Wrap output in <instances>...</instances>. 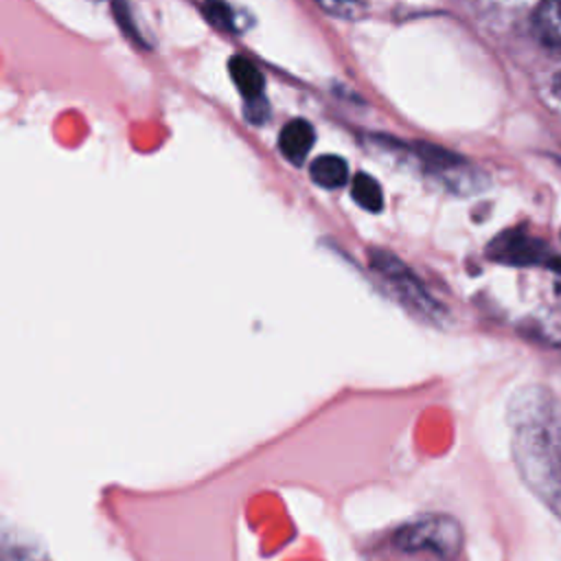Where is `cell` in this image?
I'll return each instance as SVG.
<instances>
[{"label": "cell", "mask_w": 561, "mask_h": 561, "mask_svg": "<svg viewBox=\"0 0 561 561\" xmlns=\"http://www.w3.org/2000/svg\"><path fill=\"white\" fill-rule=\"evenodd\" d=\"M508 425L522 480L561 517V401L541 386L522 388L511 399Z\"/></svg>", "instance_id": "obj_1"}, {"label": "cell", "mask_w": 561, "mask_h": 561, "mask_svg": "<svg viewBox=\"0 0 561 561\" xmlns=\"http://www.w3.org/2000/svg\"><path fill=\"white\" fill-rule=\"evenodd\" d=\"M392 543L403 552H432L443 561H451L462 548V528L451 515L427 513L399 526Z\"/></svg>", "instance_id": "obj_2"}, {"label": "cell", "mask_w": 561, "mask_h": 561, "mask_svg": "<svg viewBox=\"0 0 561 561\" xmlns=\"http://www.w3.org/2000/svg\"><path fill=\"white\" fill-rule=\"evenodd\" d=\"M368 259H370L373 270L377 274H381L408 305H412L414 309H419L425 316H438L440 313V307L423 289V285L412 274V270L408 265H403L392 252L381 250V248H370Z\"/></svg>", "instance_id": "obj_3"}, {"label": "cell", "mask_w": 561, "mask_h": 561, "mask_svg": "<svg viewBox=\"0 0 561 561\" xmlns=\"http://www.w3.org/2000/svg\"><path fill=\"white\" fill-rule=\"evenodd\" d=\"M546 248L539 239L524 234L519 230H511L504 234H497V239L489 245V256L502 263L511 265H530L543 261Z\"/></svg>", "instance_id": "obj_4"}, {"label": "cell", "mask_w": 561, "mask_h": 561, "mask_svg": "<svg viewBox=\"0 0 561 561\" xmlns=\"http://www.w3.org/2000/svg\"><path fill=\"white\" fill-rule=\"evenodd\" d=\"M313 140H316V134H313L311 123L305 118H294L283 127V131L278 136V149L289 162L300 164V162H305L307 153L311 151Z\"/></svg>", "instance_id": "obj_5"}, {"label": "cell", "mask_w": 561, "mask_h": 561, "mask_svg": "<svg viewBox=\"0 0 561 561\" xmlns=\"http://www.w3.org/2000/svg\"><path fill=\"white\" fill-rule=\"evenodd\" d=\"M533 31L546 48L561 53V0L539 2L533 15Z\"/></svg>", "instance_id": "obj_6"}, {"label": "cell", "mask_w": 561, "mask_h": 561, "mask_svg": "<svg viewBox=\"0 0 561 561\" xmlns=\"http://www.w3.org/2000/svg\"><path fill=\"white\" fill-rule=\"evenodd\" d=\"M228 70H230V77H232V81H234V85L241 92L245 103L263 99V88H265L263 75H261V70L248 57L234 55L228 61Z\"/></svg>", "instance_id": "obj_7"}, {"label": "cell", "mask_w": 561, "mask_h": 561, "mask_svg": "<svg viewBox=\"0 0 561 561\" xmlns=\"http://www.w3.org/2000/svg\"><path fill=\"white\" fill-rule=\"evenodd\" d=\"M311 180L322 188H340L348 182V167L340 156L324 153L311 162Z\"/></svg>", "instance_id": "obj_8"}, {"label": "cell", "mask_w": 561, "mask_h": 561, "mask_svg": "<svg viewBox=\"0 0 561 561\" xmlns=\"http://www.w3.org/2000/svg\"><path fill=\"white\" fill-rule=\"evenodd\" d=\"M351 195L368 213H379L383 208V193L377 180L368 173H357L351 182Z\"/></svg>", "instance_id": "obj_9"}, {"label": "cell", "mask_w": 561, "mask_h": 561, "mask_svg": "<svg viewBox=\"0 0 561 561\" xmlns=\"http://www.w3.org/2000/svg\"><path fill=\"white\" fill-rule=\"evenodd\" d=\"M533 335L546 344L561 346V309H548L533 320Z\"/></svg>", "instance_id": "obj_10"}, {"label": "cell", "mask_w": 561, "mask_h": 561, "mask_svg": "<svg viewBox=\"0 0 561 561\" xmlns=\"http://www.w3.org/2000/svg\"><path fill=\"white\" fill-rule=\"evenodd\" d=\"M324 13L344 18V20H357L366 15V4L359 0H313Z\"/></svg>", "instance_id": "obj_11"}, {"label": "cell", "mask_w": 561, "mask_h": 561, "mask_svg": "<svg viewBox=\"0 0 561 561\" xmlns=\"http://www.w3.org/2000/svg\"><path fill=\"white\" fill-rule=\"evenodd\" d=\"M204 15L208 18V22H213L217 28H232V9L228 7L226 0H204Z\"/></svg>", "instance_id": "obj_12"}, {"label": "cell", "mask_w": 561, "mask_h": 561, "mask_svg": "<svg viewBox=\"0 0 561 561\" xmlns=\"http://www.w3.org/2000/svg\"><path fill=\"white\" fill-rule=\"evenodd\" d=\"M267 114H270V107H267L265 96L245 103V118H248V121H252V123H263V121H267Z\"/></svg>", "instance_id": "obj_13"}, {"label": "cell", "mask_w": 561, "mask_h": 561, "mask_svg": "<svg viewBox=\"0 0 561 561\" xmlns=\"http://www.w3.org/2000/svg\"><path fill=\"white\" fill-rule=\"evenodd\" d=\"M7 561H48V559H46V554H42L37 548L15 546L13 554H9Z\"/></svg>", "instance_id": "obj_14"}, {"label": "cell", "mask_w": 561, "mask_h": 561, "mask_svg": "<svg viewBox=\"0 0 561 561\" xmlns=\"http://www.w3.org/2000/svg\"><path fill=\"white\" fill-rule=\"evenodd\" d=\"M552 90H554V94L561 99V72L552 79Z\"/></svg>", "instance_id": "obj_15"}]
</instances>
